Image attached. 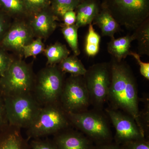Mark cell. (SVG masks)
Returning <instances> with one entry per match:
<instances>
[{
	"mask_svg": "<svg viewBox=\"0 0 149 149\" xmlns=\"http://www.w3.org/2000/svg\"><path fill=\"white\" fill-rule=\"evenodd\" d=\"M111 82L107 102L110 107L118 110L132 116L144 132L140 118L138 85L131 68L123 60L112 58Z\"/></svg>",
	"mask_w": 149,
	"mask_h": 149,
	"instance_id": "1",
	"label": "cell"
},
{
	"mask_svg": "<svg viewBox=\"0 0 149 149\" xmlns=\"http://www.w3.org/2000/svg\"><path fill=\"white\" fill-rule=\"evenodd\" d=\"M68 113L72 126L97 145L111 142L112 135L109 118L102 110L88 109Z\"/></svg>",
	"mask_w": 149,
	"mask_h": 149,
	"instance_id": "2",
	"label": "cell"
},
{
	"mask_svg": "<svg viewBox=\"0 0 149 149\" xmlns=\"http://www.w3.org/2000/svg\"><path fill=\"white\" fill-rule=\"evenodd\" d=\"M71 127L68 113L58 102L42 106L35 120L26 130L29 138L36 139L55 135Z\"/></svg>",
	"mask_w": 149,
	"mask_h": 149,
	"instance_id": "3",
	"label": "cell"
},
{
	"mask_svg": "<svg viewBox=\"0 0 149 149\" xmlns=\"http://www.w3.org/2000/svg\"><path fill=\"white\" fill-rule=\"evenodd\" d=\"M120 26L134 30L149 18V0H102Z\"/></svg>",
	"mask_w": 149,
	"mask_h": 149,
	"instance_id": "4",
	"label": "cell"
},
{
	"mask_svg": "<svg viewBox=\"0 0 149 149\" xmlns=\"http://www.w3.org/2000/svg\"><path fill=\"white\" fill-rule=\"evenodd\" d=\"M35 74L32 64L21 57L15 58L4 75L0 77V95L32 93Z\"/></svg>",
	"mask_w": 149,
	"mask_h": 149,
	"instance_id": "5",
	"label": "cell"
},
{
	"mask_svg": "<svg viewBox=\"0 0 149 149\" xmlns=\"http://www.w3.org/2000/svg\"><path fill=\"white\" fill-rule=\"evenodd\" d=\"M2 97L8 124L21 129L29 128L42 107L32 93Z\"/></svg>",
	"mask_w": 149,
	"mask_h": 149,
	"instance_id": "6",
	"label": "cell"
},
{
	"mask_svg": "<svg viewBox=\"0 0 149 149\" xmlns=\"http://www.w3.org/2000/svg\"><path fill=\"white\" fill-rule=\"evenodd\" d=\"M65 74L56 65H47L35 74L32 93L42 106L59 102Z\"/></svg>",
	"mask_w": 149,
	"mask_h": 149,
	"instance_id": "7",
	"label": "cell"
},
{
	"mask_svg": "<svg viewBox=\"0 0 149 149\" xmlns=\"http://www.w3.org/2000/svg\"><path fill=\"white\" fill-rule=\"evenodd\" d=\"M110 63H96L90 66L83 76L90 96L91 105L95 109L102 110L107 100L111 82Z\"/></svg>",
	"mask_w": 149,
	"mask_h": 149,
	"instance_id": "8",
	"label": "cell"
},
{
	"mask_svg": "<svg viewBox=\"0 0 149 149\" xmlns=\"http://www.w3.org/2000/svg\"><path fill=\"white\" fill-rule=\"evenodd\" d=\"M59 102L67 113H77L88 109L91 102L83 76L70 75L65 79Z\"/></svg>",
	"mask_w": 149,
	"mask_h": 149,
	"instance_id": "9",
	"label": "cell"
},
{
	"mask_svg": "<svg viewBox=\"0 0 149 149\" xmlns=\"http://www.w3.org/2000/svg\"><path fill=\"white\" fill-rule=\"evenodd\" d=\"M105 111L115 129L116 143L122 145L130 141L145 139V133L132 116L110 107L106 109Z\"/></svg>",
	"mask_w": 149,
	"mask_h": 149,
	"instance_id": "10",
	"label": "cell"
},
{
	"mask_svg": "<svg viewBox=\"0 0 149 149\" xmlns=\"http://www.w3.org/2000/svg\"><path fill=\"white\" fill-rule=\"evenodd\" d=\"M35 36L27 19L13 20L0 46L7 51L22 56V48L35 40Z\"/></svg>",
	"mask_w": 149,
	"mask_h": 149,
	"instance_id": "11",
	"label": "cell"
},
{
	"mask_svg": "<svg viewBox=\"0 0 149 149\" xmlns=\"http://www.w3.org/2000/svg\"><path fill=\"white\" fill-rule=\"evenodd\" d=\"M27 19L35 37L45 40L53 33L59 20L50 6L32 15Z\"/></svg>",
	"mask_w": 149,
	"mask_h": 149,
	"instance_id": "12",
	"label": "cell"
},
{
	"mask_svg": "<svg viewBox=\"0 0 149 149\" xmlns=\"http://www.w3.org/2000/svg\"><path fill=\"white\" fill-rule=\"evenodd\" d=\"M53 142L57 149H90L92 141L80 131L71 127L54 135Z\"/></svg>",
	"mask_w": 149,
	"mask_h": 149,
	"instance_id": "13",
	"label": "cell"
},
{
	"mask_svg": "<svg viewBox=\"0 0 149 149\" xmlns=\"http://www.w3.org/2000/svg\"><path fill=\"white\" fill-rule=\"evenodd\" d=\"M21 130L8 124L0 130V149H29Z\"/></svg>",
	"mask_w": 149,
	"mask_h": 149,
	"instance_id": "14",
	"label": "cell"
},
{
	"mask_svg": "<svg viewBox=\"0 0 149 149\" xmlns=\"http://www.w3.org/2000/svg\"><path fill=\"white\" fill-rule=\"evenodd\" d=\"M101 8L100 0H83L75 9V25L78 28L93 23Z\"/></svg>",
	"mask_w": 149,
	"mask_h": 149,
	"instance_id": "15",
	"label": "cell"
},
{
	"mask_svg": "<svg viewBox=\"0 0 149 149\" xmlns=\"http://www.w3.org/2000/svg\"><path fill=\"white\" fill-rule=\"evenodd\" d=\"M92 24L98 26L102 36L109 37L111 39L114 38L115 33L120 29L119 24L109 11L102 6L100 10L94 19Z\"/></svg>",
	"mask_w": 149,
	"mask_h": 149,
	"instance_id": "16",
	"label": "cell"
},
{
	"mask_svg": "<svg viewBox=\"0 0 149 149\" xmlns=\"http://www.w3.org/2000/svg\"><path fill=\"white\" fill-rule=\"evenodd\" d=\"M134 41L132 35L111 39L107 45V51L112 58L118 61H121L129 56L131 43Z\"/></svg>",
	"mask_w": 149,
	"mask_h": 149,
	"instance_id": "17",
	"label": "cell"
},
{
	"mask_svg": "<svg viewBox=\"0 0 149 149\" xmlns=\"http://www.w3.org/2000/svg\"><path fill=\"white\" fill-rule=\"evenodd\" d=\"M0 8L13 20L30 16L23 0H0Z\"/></svg>",
	"mask_w": 149,
	"mask_h": 149,
	"instance_id": "18",
	"label": "cell"
},
{
	"mask_svg": "<svg viewBox=\"0 0 149 149\" xmlns=\"http://www.w3.org/2000/svg\"><path fill=\"white\" fill-rule=\"evenodd\" d=\"M43 53L47 60V65H56L69 56L70 52L65 45L56 42L45 48Z\"/></svg>",
	"mask_w": 149,
	"mask_h": 149,
	"instance_id": "19",
	"label": "cell"
},
{
	"mask_svg": "<svg viewBox=\"0 0 149 149\" xmlns=\"http://www.w3.org/2000/svg\"><path fill=\"white\" fill-rule=\"evenodd\" d=\"M138 42V54L149 56V18L139 25L132 35Z\"/></svg>",
	"mask_w": 149,
	"mask_h": 149,
	"instance_id": "20",
	"label": "cell"
},
{
	"mask_svg": "<svg viewBox=\"0 0 149 149\" xmlns=\"http://www.w3.org/2000/svg\"><path fill=\"white\" fill-rule=\"evenodd\" d=\"M58 65L62 72L73 76H84L87 71L81 61L74 55L67 57Z\"/></svg>",
	"mask_w": 149,
	"mask_h": 149,
	"instance_id": "21",
	"label": "cell"
},
{
	"mask_svg": "<svg viewBox=\"0 0 149 149\" xmlns=\"http://www.w3.org/2000/svg\"><path fill=\"white\" fill-rule=\"evenodd\" d=\"M88 26V31L85 40V51L87 56L93 57L99 53L101 37L94 29L92 23Z\"/></svg>",
	"mask_w": 149,
	"mask_h": 149,
	"instance_id": "22",
	"label": "cell"
},
{
	"mask_svg": "<svg viewBox=\"0 0 149 149\" xmlns=\"http://www.w3.org/2000/svg\"><path fill=\"white\" fill-rule=\"evenodd\" d=\"M83 0H51L50 7L53 12L59 19L67 12L75 10Z\"/></svg>",
	"mask_w": 149,
	"mask_h": 149,
	"instance_id": "23",
	"label": "cell"
},
{
	"mask_svg": "<svg viewBox=\"0 0 149 149\" xmlns=\"http://www.w3.org/2000/svg\"><path fill=\"white\" fill-rule=\"evenodd\" d=\"M75 24L70 26H65L62 24L61 31L65 39L71 48L74 55L80 54L78 40V29Z\"/></svg>",
	"mask_w": 149,
	"mask_h": 149,
	"instance_id": "24",
	"label": "cell"
},
{
	"mask_svg": "<svg viewBox=\"0 0 149 149\" xmlns=\"http://www.w3.org/2000/svg\"><path fill=\"white\" fill-rule=\"evenodd\" d=\"M45 47L42 39L36 38L31 43L24 46L22 48V56L25 58L29 57H35L42 53Z\"/></svg>",
	"mask_w": 149,
	"mask_h": 149,
	"instance_id": "25",
	"label": "cell"
},
{
	"mask_svg": "<svg viewBox=\"0 0 149 149\" xmlns=\"http://www.w3.org/2000/svg\"><path fill=\"white\" fill-rule=\"evenodd\" d=\"M30 16L49 7L51 0H23Z\"/></svg>",
	"mask_w": 149,
	"mask_h": 149,
	"instance_id": "26",
	"label": "cell"
},
{
	"mask_svg": "<svg viewBox=\"0 0 149 149\" xmlns=\"http://www.w3.org/2000/svg\"><path fill=\"white\" fill-rule=\"evenodd\" d=\"M8 51L0 46V77H2L14 60Z\"/></svg>",
	"mask_w": 149,
	"mask_h": 149,
	"instance_id": "27",
	"label": "cell"
},
{
	"mask_svg": "<svg viewBox=\"0 0 149 149\" xmlns=\"http://www.w3.org/2000/svg\"><path fill=\"white\" fill-rule=\"evenodd\" d=\"M13 20L3 11L0 10V44L10 27Z\"/></svg>",
	"mask_w": 149,
	"mask_h": 149,
	"instance_id": "28",
	"label": "cell"
},
{
	"mask_svg": "<svg viewBox=\"0 0 149 149\" xmlns=\"http://www.w3.org/2000/svg\"><path fill=\"white\" fill-rule=\"evenodd\" d=\"M120 146L123 149H149V141L145 138L130 141Z\"/></svg>",
	"mask_w": 149,
	"mask_h": 149,
	"instance_id": "29",
	"label": "cell"
},
{
	"mask_svg": "<svg viewBox=\"0 0 149 149\" xmlns=\"http://www.w3.org/2000/svg\"><path fill=\"white\" fill-rule=\"evenodd\" d=\"M129 56H131L136 59L140 66V73L145 78L149 80V63L144 62L141 60V56L135 52L130 51Z\"/></svg>",
	"mask_w": 149,
	"mask_h": 149,
	"instance_id": "30",
	"label": "cell"
},
{
	"mask_svg": "<svg viewBox=\"0 0 149 149\" xmlns=\"http://www.w3.org/2000/svg\"><path fill=\"white\" fill-rule=\"evenodd\" d=\"M30 146L31 149H57L53 141L41 140L38 139L32 140Z\"/></svg>",
	"mask_w": 149,
	"mask_h": 149,
	"instance_id": "31",
	"label": "cell"
},
{
	"mask_svg": "<svg viewBox=\"0 0 149 149\" xmlns=\"http://www.w3.org/2000/svg\"><path fill=\"white\" fill-rule=\"evenodd\" d=\"M8 124L3 99L0 95V130Z\"/></svg>",
	"mask_w": 149,
	"mask_h": 149,
	"instance_id": "32",
	"label": "cell"
},
{
	"mask_svg": "<svg viewBox=\"0 0 149 149\" xmlns=\"http://www.w3.org/2000/svg\"><path fill=\"white\" fill-rule=\"evenodd\" d=\"M63 21V25L70 26L75 24L76 15L74 10H70L65 14L62 18Z\"/></svg>",
	"mask_w": 149,
	"mask_h": 149,
	"instance_id": "33",
	"label": "cell"
},
{
	"mask_svg": "<svg viewBox=\"0 0 149 149\" xmlns=\"http://www.w3.org/2000/svg\"><path fill=\"white\" fill-rule=\"evenodd\" d=\"M96 148L97 149H123L120 145L111 142L97 145Z\"/></svg>",
	"mask_w": 149,
	"mask_h": 149,
	"instance_id": "34",
	"label": "cell"
},
{
	"mask_svg": "<svg viewBox=\"0 0 149 149\" xmlns=\"http://www.w3.org/2000/svg\"><path fill=\"white\" fill-rule=\"evenodd\" d=\"M97 149V148H96V147H93L92 148H91V149Z\"/></svg>",
	"mask_w": 149,
	"mask_h": 149,
	"instance_id": "35",
	"label": "cell"
},
{
	"mask_svg": "<svg viewBox=\"0 0 149 149\" xmlns=\"http://www.w3.org/2000/svg\"><path fill=\"white\" fill-rule=\"evenodd\" d=\"M0 10H1V8H0Z\"/></svg>",
	"mask_w": 149,
	"mask_h": 149,
	"instance_id": "36",
	"label": "cell"
}]
</instances>
